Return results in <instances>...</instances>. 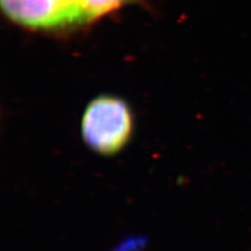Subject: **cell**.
I'll use <instances>...</instances> for the list:
<instances>
[{"label":"cell","instance_id":"cell-1","mask_svg":"<svg viewBox=\"0 0 251 251\" xmlns=\"http://www.w3.org/2000/svg\"><path fill=\"white\" fill-rule=\"evenodd\" d=\"M133 130L131 110L124 100L101 96L94 99L85 110L82 134L93 151L111 155L128 143Z\"/></svg>","mask_w":251,"mask_h":251},{"label":"cell","instance_id":"cell-2","mask_svg":"<svg viewBox=\"0 0 251 251\" xmlns=\"http://www.w3.org/2000/svg\"><path fill=\"white\" fill-rule=\"evenodd\" d=\"M4 13L18 25L50 28L70 25L60 0H1Z\"/></svg>","mask_w":251,"mask_h":251},{"label":"cell","instance_id":"cell-3","mask_svg":"<svg viewBox=\"0 0 251 251\" xmlns=\"http://www.w3.org/2000/svg\"><path fill=\"white\" fill-rule=\"evenodd\" d=\"M130 0H77L82 21L101 17Z\"/></svg>","mask_w":251,"mask_h":251},{"label":"cell","instance_id":"cell-4","mask_svg":"<svg viewBox=\"0 0 251 251\" xmlns=\"http://www.w3.org/2000/svg\"><path fill=\"white\" fill-rule=\"evenodd\" d=\"M61 4L68 16L69 23L80 22L82 21V16L80 9H78L77 0H60Z\"/></svg>","mask_w":251,"mask_h":251}]
</instances>
